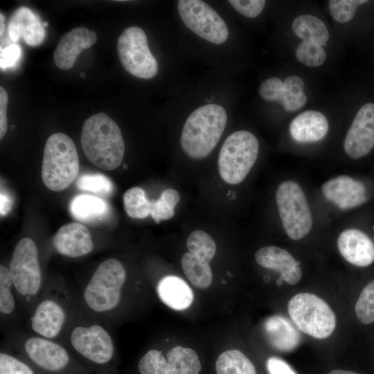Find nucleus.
<instances>
[{
    "label": "nucleus",
    "instance_id": "f257e3e1",
    "mask_svg": "<svg viewBox=\"0 0 374 374\" xmlns=\"http://www.w3.org/2000/svg\"><path fill=\"white\" fill-rule=\"evenodd\" d=\"M127 278V271L118 259L101 262L83 286L78 305L80 311L108 323L122 304Z\"/></svg>",
    "mask_w": 374,
    "mask_h": 374
},
{
    "label": "nucleus",
    "instance_id": "f03ea898",
    "mask_svg": "<svg viewBox=\"0 0 374 374\" xmlns=\"http://www.w3.org/2000/svg\"><path fill=\"white\" fill-rule=\"evenodd\" d=\"M80 142L87 159L100 169L114 170L123 161L125 143L121 131L105 113H98L86 119Z\"/></svg>",
    "mask_w": 374,
    "mask_h": 374
},
{
    "label": "nucleus",
    "instance_id": "7ed1b4c3",
    "mask_svg": "<svg viewBox=\"0 0 374 374\" xmlns=\"http://www.w3.org/2000/svg\"><path fill=\"white\" fill-rule=\"evenodd\" d=\"M78 308L64 286H45L28 312L29 327L35 335L60 342Z\"/></svg>",
    "mask_w": 374,
    "mask_h": 374
},
{
    "label": "nucleus",
    "instance_id": "20e7f679",
    "mask_svg": "<svg viewBox=\"0 0 374 374\" xmlns=\"http://www.w3.org/2000/svg\"><path fill=\"white\" fill-rule=\"evenodd\" d=\"M227 123L224 108L215 103L195 109L186 118L182 128L180 144L190 158L207 157L220 141Z\"/></svg>",
    "mask_w": 374,
    "mask_h": 374
},
{
    "label": "nucleus",
    "instance_id": "39448f33",
    "mask_svg": "<svg viewBox=\"0 0 374 374\" xmlns=\"http://www.w3.org/2000/svg\"><path fill=\"white\" fill-rule=\"evenodd\" d=\"M8 269L17 299L28 312L45 287L38 249L31 238H24L17 243Z\"/></svg>",
    "mask_w": 374,
    "mask_h": 374
},
{
    "label": "nucleus",
    "instance_id": "423d86ee",
    "mask_svg": "<svg viewBox=\"0 0 374 374\" xmlns=\"http://www.w3.org/2000/svg\"><path fill=\"white\" fill-rule=\"evenodd\" d=\"M80 170L79 157L73 140L63 133L51 135L45 143L42 178L51 190L61 191L76 179Z\"/></svg>",
    "mask_w": 374,
    "mask_h": 374
},
{
    "label": "nucleus",
    "instance_id": "0eeeda50",
    "mask_svg": "<svg viewBox=\"0 0 374 374\" xmlns=\"http://www.w3.org/2000/svg\"><path fill=\"white\" fill-rule=\"evenodd\" d=\"M276 205L281 226L288 238L300 240L313 226L312 213L306 194L295 180L281 181L275 192Z\"/></svg>",
    "mask_w": 374,
    "mask_h": 374
},
{
    "label": "nucleus",
    "instance_id": "6e6552de",
    "mask_svg": "<svg viewBox=\"0 0 374 374\" xmlns=\"http://www.w3.org/2000/svg\"><path fill=\"white\" fill-rule=\"evenodd\" d=\"M259 152L256 136L247 130L230 134L223 143L218 156L222 179L232 185L241 183L254 166Z\"/></svg>",
    "mask_w": 374,
    "mask_h": 374
},
{
    "label": "nucleus",
    "instance_id": "1a4fd4ad",
    "mask_svg": "<svg viewBox=\"0 0 374 374\" xmlns=\"http://www.w3.org/2000/svg\"><path fill=\"white\" fill-rule=\"evenodd\" d=\"M290 317L301 332L316 339H326L336 327V317L328 304L311 293H299L288 303Z\"/></svg>",
    "mask_w": 374,
    "mask_h": 374
},
{
    "label": "nucleus",
    "instance_id": "9d476101",
    "mask_svg": "<svg viewBox=\"0 0 374 374\" xmlns=\"http://www.w3.org/2000/svg\"><path fill=\"white\" fill-rule=\"evenodd\" d=\"M117 52L123 67L131 75L142 79L157 75L158 62L150 51L142 28L130 26L123 30L117 42Z\"/></svg>",
    "mask_w": 374,
    "mask_h": 374
},
{
    "label": "nucleus",
    "instance_id": "9b49d317",
    "mask_svg": "<svg viewBox=\"0 0 374 374\" xmlns=\"http://www.w3.org/2000/svg\"><path fill=\"white\" fill-rule=\"evenodd\" d=\"M177 10L184 25L199 37L215 44L229 37L226 24L208 4L200 0H179Z\"/></svg>",
    "mask_w": 374,
    "mask_h": 374
},
{
    "label": "nucleus",
    "instance_id": "f8f14e48",
    "mask_svg": "<svg viewBox=\"0 0 374 374\" xmlns=\"http://www.w3.org/2000/svg\"><path fill=\"white\" fill-rule=\"evenodd\" d=\"M13 343L38 367L50 372L64 370L70 362V355L63 344L37 335L17 336Z\"/></svg>",
    "mask_w": 374,
    "mask_h": 374
},
{
    "label": "nucleus",
    "instance_id": "ddd939ff",
    "mask_svg": "<svg viewBox=\"0 0 374 374\" xmlns=\"http://www.w3.org/2000/svg\"><path fill=\"white\" fill-rule=\"evenodd\" d=\"M344 150L351 159H358L374 148V103L364 104L356 114L344 141Z\"/></svg>",
    "mask_w": 374,
    "mask_h": 374
},
{
    "label": "nucleus",
    "instance_id": "4468645a",
    "mask_svg": "<svg viewBox=\"0 0 374 374\" xmlns=\"http://www.w3.org/2000/svg\"><path fill=\"white\" fill-rule=\"evenodd\" d=\"M321 192L328 203L341 211L355 208L368 199L365 184L346 175L326 180L321 186Z\"/></svg>",
    "mask_w": 374,
    "mask_h": 374
},
{
    "label": "nucleus",
    "instance_id": "2eb2a0df",
    "mask_svg": "<svg viewBox=\"0 0 374 374\" xmlns=\"http://www.w3.org/2000/svg\"><path fill=\"white\" fill-rule=\"evenodd\" d=\"M341 256L357 267H367L374 262V242L364 231L357 228L343 230L337 240Z\"/></svg>",
    "mask_w": 374,
    "mask_h": 374
},
{
    "label": "nucleus",
    "instance_id": "dca6fc26",
    "mask_svg": "<svg viewBox=\"0 0 374 374\" xmlns=\"http://www.w3.org/2000/svg\"><path fill=\"white\" fill-rule=\"evenodd\" d=\"M56 251L64 256L79 258L91 253L93 242L89 229L79 223L61 226L52 238Z\"/></svg>",
    "mask_w": 374,
    "mask_h": 374
},
{
    "label": "nucleus",
    "instance_id": "f3484780",
    "mask_svg": "<svg viewBox=\"0 0 374 374\" xmlns=\"http://www.w3.org/2000/svg\"><path fill=\"white\" fill-rule=\"evenodd\" d=\"M96 40V33L83 26L76 27L66 33L54 51L55 65L63 70L71 69L81 51L91 47Z\"/></svg>",
    "mask_w": 374,
    "mask_h": 374
},
{
    "label": "nucleus",
    "instance_id": "a211bd4d",
    "mask_svg": "<svg viewBox=\"0 0 374 374\" xmlns=\"http://www.w3.org/2000/svg\"><path fill=\"white\" fill-rule=\"evenodd\" d=\"M255 260L260 266L278 271L280 278L290 285H295L301 279L300 262L285 249L263 247L256 252Z\"/></svg>",
    "mask_w": 374,
    "mask_h": 374
},
{
    "label": "nucleus",
    "instance_id": "6ab92c4d",
    "mask_svg": "<svg viewBox=\"0 0 374 374\" xmlns=\"http://www.w3.org/2000/svg\"><path fill=\"white\" fill-rule=\"evenodd\" d=\"M8 34L13 42L22 38L27 45L36 46L43 42L46 31L39 16L30 8L21 6L9 20Z\"/></svg>",
    "mask_w": 374,
    "mask_h": 374
},
{
    "label": "nucleus",
    "instance_id": "aec40b11",
    "mask_svg": "<svg viewBox=\"0 0 374 374\" xmlns=\"http://www.w3.org/2000/svg\"><path fill=\"white\" fill-rule=\"evenodd\" d=\"M329 125L326 117L315 110H307L294 117L289 126L292 139L299 143L321 141L328 134Z\"/></svg>",
    "mask_w": 374,
    "mask_h": 374
},
{
    "label": "nucleus",
    "instance_id": "412c9836",
    "mask_svg": "<svg viewBox=\"0 0 374 374\" xmlns=\"http://www.w3.org/2000/svg\"><path fill=\"white\" fill-rule=\"evenodd\" d=\"M263 329L270 345L280 351L293 350L301 340V334L292 322L281 315L267 318Z\"/></svg>",
    "mask_w": 374,
    "mask_h": 374
},
{
    "label": "nucleus",
    "instance_id": "4be33fe9",
    "mask_svg": "<svg viewBox=\"0 0 374 374\" xmlns=\"http://www.w3.org/2000/svg\"><path fill=\"white\" fill-rule=\"evenodd\" d=\"M157 292L165 305L175 310L187 309L194 298L193 290L186 282L172 275L160 279L157 285Z\"/></svg>",
    "mask_w": 374,
    "mask_h": 374
},
{
    "label": "nucleus",
    "instance_id": "5701e85b",
    "mask_svg": "<svg viewBox=\"0 0 374 374\" xmlns=\"http://www.w3.org/2000/svg\"><path fill=\"white\" fill-rule=\"evenodd\" d=\"M71 215L77 220L96 223L108 217L109 206L103 199L88 194L77 195L69 203Z\"/></svg>",
    "mask_w": 374,
    "mask_h": 374
},
{
    "label": "nucleus",
    "instance_id": "b1692460",
    "mask_svg": "<svg viewBox=\"0 0 374 374\" xmlns=\"http://www.w3.org/2000/svg\"><path fill=\"white\" fill-rule=\"evenodd\" d=\"M294 33L303 41L312 42L326 46L329 32L325 24L312 15H301L292 21Z\"/></svg>",
    "mask_w": 374,
    "mask_h": 374
},
{
    "label": "nucleus",
    "instance_id": "393cba45",
    "mask_svg": "<svg viewBox=\"0 0 374 374\" xmlns=\"http://www.w3.org/2000/svg\"><path fill=\"white\" fill-rule=\"evenodd\" d=\"M166 357L167 374H199L201 371L198 355L191 348L175 346L168 352Z\"/></svg>",
    "mask_w": 374,
    "mask_h": 374
},
{
    "label": "nucleus",
    "instance_id": "a878e982",
    "mask_svg": "<svg viewBox=\"0 0 374 374\" xmlns=\"http://www.w3.org/2000/svg\"><path fill=\"white\" fill-rule=\"evenodd\" d=\"M181 265L184 274L193 285L201 289L210 286L213 274L208 261L188 251L183 255Z\"/></svg>",
    "mask_w": 374,
    "mask_h": 374
},
{
    "label": "nucleus",
    "instance_id": "bb28decb",
    "mask_svg": "<svg viewBox=\"0 0 374 374\" xmlns=\"http://www.w3.org/2000/svg\"><path fill=\"white\" fill-rule=\"evenodd\" d=\"M217 374H256L250 359L238 350L221 353L215 362Z\"/></svg>",
    "mask_w": 374,
    "mask_h": 374
},
{
    "label": "nucleus",
    "instance_id": "cd10ccee",
    "mask_svg": "<svg viewBox=\"0 0 374 374\" xmlns=\"http://www.w3.org/2000/svg\"><path fill=\"white\" fill-rule=\"evenodd\" d=\"M304 86L303 79L299 76L292 75L285 78L280 103L287 112H296L305 105Z\"/></svg>",
    "mask_w": 374,
    "mask_h": 374
},
{
    "label": "nucleus",
    "instance_id": "c85d7f7f",
    "mask_svg": "<svg viewBox=\"0 0 374 374\" xmlns=\"http://www.w3.org/2000/svg\"><path fill=\"white\" fill-rule=\"evenodd\" d=\"M19 302L8 267L0 265V314L1 320L13 318Z\"/></svg>",
    "mask_w": 374,
    "mask_h": 374
},
{
    "label": "nucleus",
    "instance_id": "c756f323",
    "mask_svg": "<svg viewBox=\"0 0 374 374\" xmlns=\"http://www.w3.org/2000/svg\"><path fill=\"white\" fill-rule=\"evenodd\" d=\"M179 193L172 188L164 190L157 199L150 200V215L154 221L159 224L175 215V208L179 202Z\"/></svg>",
    "mask_w": 374,
    "mask_h": 374
},
{
    "label": "nucleus",
    "instance_id": "7c9ffc66",
    "mask_svg": "<svg viewBox=\"0 0 374 374\" xmlns=\"http://www.w3.org/2000/svg\"><path fill=\"white\" fill-rule=\"evenodd\" d=\"M126 213L132 218L143 219L150 215V199L140 187L127 190L123 196Z\"/></svg>",
    "mask_w": 374,
    "mask_h": 374
},
{
    "label": "nucleus",
    "instance_id": "2f4dec72",
    "mask_svg": "<svg viewBox=\"0 0 374 374\" xmlns=\"http://www.w3.org/2000/svg\"><path fill=\"white\" fill-rule=\"evenodd\" d=\"M186 246L189 252L210 262L216 252L213 238L205 231L195 230L187 238Z\"/></svg>",
    "mask_w": 374,
    "mask_h": 374
},
{
    "label": "nucleus",
    "instance_id": "473e14b6",
    "mask_svg": "<svg viewBox=\"0 0 374 374\" xmlns=\"http://www.w3.org/2000/svg\"><path fill=\"white\" fill-rule=\"evenodd\" d=\"M295 55L300 62L310 67L321 66L326 58V53L321 45L306 41L298 45Z\"/></svg>",
    "mask_w": 374,
    "mask_h": 374
},
{
    "label": "nucleus",
    "instance_id": "72a5a7b5",
    "mask_svg": "<svg viewBox=\"0 0 374 374\" xmlns=\"http://www.w3.org/2000/svg\"><path fill=\"white\" fill-rule=\"evenodd\" d=\"M77 187L100 195H109L113 192V184L105 175L100 173H87L80 176Z\"/></svg>",
    "mask_w": 374,
    "mask_h": 374
},
{
    "label": "nucleus",
    "instance_id": "f704fd0d",
    "mask_svg": "<svg viewBox=\"0 0 374 374\" xmlns=\"http://www.w3.org/2000/svg\"><path fill=\"white\" fill-rule=\"evenodd\" d=\"M360 322L369 324L374 322V279L369 282L360 293L355 306Z\"/></svg>",
    "mask_w": 374,
    "mask_h": 374
},
{
    "label": "nucleus",
    "instance_id": "c9c22d12",
    "mask_svg": "<svg viewBox=\"0 0 374 374\" xmlns=\"http://www.w3.org/2000/svg\"><path fill=\"white\" fill-rule=\"evenodd\" d=\"M168 361L162 353L149 350L139 360L138 368L141 374H167Z\"/></svg>",
    "mask_w": 374,
    "mask_h": 374
},
{
    "label": "nucleus",
    "instance_id": "e433bc0d",
    "mask_svg": "<svg viewBox=\"0 0 374 374\" xmlns=\"http://www.w3.org/2000/svg\"><path fill=\"white\" fill-rule=\"evenodd\" d=\"M366 2V0H330L328 7L334 19L346 23L354 17L358 6Z\"/></svg>",
    "mask_w": 374,
    "mask_h": 374
},
{
    "label": "nucleus",
    "instance_id": "4c0bfd02",
    "mask_svg": "<svg viewBox=\"0 0 374 374\" xmlns=\"http://www.w3.org/2000/svg\"><path fill=\"white\" fill-rule=\"evenodd\" d=\"M0 374H35L30 367L12 355L0 353Z\"/></svg>",
    "mask_w": 374,
    "mask_h": 374
},
{
    "label": "nucleus",
    "instance_id": "58836bf2",
    "mask_svg": "<svg viewBox=\"0 0 374 374\" xmlns=\"http://www.w3.org/2000/svg\"><path fill=\"white\" fill-rule=\"evenodd\" d=\"M283 82L277 77H271L264 80L259 86L258 92L261 98L267 101L280 103Z\"/></svg>",
    "mask_w": 374,
    "mask_h": 374
},
{
    "label": "nucleus",
    "instance_id": "ea45409f",
    "mask_svg": "<svg viewBox=\"0 0 374 374\" xmlns=\"http://www.w3.org/2000/svg\"><path fill=\"white\" fill-rule=\"evenodd\" d=\"M228 2L238 12L249 18L258 16L266 3L264 0H229Z\"/></svg>",
    "mask_w": 374,
    "mask_h": 374
},
{
    "label": "nucleus",
    "instance_id": "a19ab883",
    "mask_svg": "<svg viewBox=\"0 0 374 374\" xmlns=\"http://www.w3.org/2000/svg\"><path fill=\"white\" fill-rule=\"evenodd\" d=\"M21 54L19 46L11 44L5 48H1L0 66L1 70L14 66L19 61Z\"/></svg>",
    "mask_w": 374,
    "mask_h": 374
},
{
    "label": "nucleus",
    "instance_id": "79ce46f5",
    "mask_svg": "<svg viewBox=\"0 0 374 374\" xmlns=\"http://www.w3.org/2000/svg\"><path fill=\"white\" fill-rule=\"evenodd\" d=\"M266 367L269 374H297L285 361L277 357L268 358Z\"/></svg>",
    "mask_w": 374,
    "mask_h": 374
},
{
    "label": "nucleus",
    "instance_id": "37998d69",
    "mask_svg": "<svg viewBox=\"0 0 374 374\" xmlns=\"http://www.w3.org/2000/svg\"><path fill=\"white\" fill-rule=\"evenodd\" d=\"M8 96L3 87H0V139H2L8 129L7 107Z\"/></svg>",
    "mask_w": 374,
    "mask_h": 374
},
{
    "label": "nucleus",
    "instance_id": "c03bdc74",
    "mask_svg": "<svg viewBox=\"0 0 374 374\" xmlns=\"http://www.w3.org/2000/svg\"><path fill=\"white\" fill-rule=\"evenodd\" d=\"M0 213L1 216L6 215L12 209L13 206V199L11 195L3 188L0 194Z\"/></svg>",
    "mask_w": 374,
    "mask_h": 374
},
{
    "label": "nucleus",
    "instance_id": "a18cd8bd",
    "mask_svg": "<svg viewBox=\"0 0 374 374\" xmlns=\"http://www.w3.org/2000/svg\"><path fill=\"white\" fill-rule=\"evenodd\" d=\"M5 29V17L3 15L1 12L0 14V36L1 39L2 38V35L3 34Z\"/></svg>",
    "mask_w": 374,
    "mask_h": 374
},
{
    "label": "nucleus",
    "instance_id": "49530a36",
    "mask_svg": "<svg viewBox=\"0 0 374 374\" xmlns=\"http://www.w3.org/2000/svg\"><path fill=\"white\" fill-rule=\"evenodd\" d=\"M328 374H359L354 371H344V370H334L330 371Z\"/></svg>",
    "mask_w": 374,
    "mask_h": 374
},
{
    "label": "nucleus",
    "instance_id": "de8ad7c7",
    "mask_svg": "<svg viewBox=\"0 0 374 374\" xmlns=\"http://www.w3.org/2000/svg\"><path fill=\"white\" fill-rule=\"evenodd\" d=\"M80 77L84 78L85 77V73L84 72L80 73Z\"/></svg>",
    "mask_w": 374,
    "mask_h": 374
},
{
    "label": "nucleus",
    "instance_id": "09e8293b",
    "mask_svg": "<svg viewBox=\"0 0 374 374\" xmlns=\"http://www.w3.org/2000/svg\"><path fill=\"white\" fill-rule=\"evenodd\" d=\"M48 22H46V21H44V22H43V26H44V27L48 26Z\"/></svg>",
    "mask_w": 374,
    "mask_h": 374
}]
</instances>
